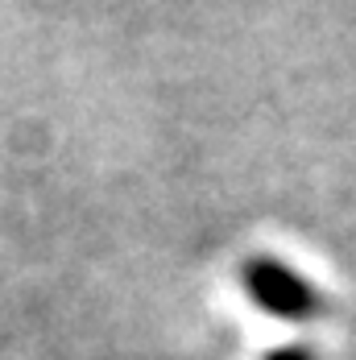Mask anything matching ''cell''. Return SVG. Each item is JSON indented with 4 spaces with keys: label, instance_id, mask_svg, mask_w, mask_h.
Masks as SVG:
<instances>
[{
    "label": "cell",
    "instance_id": "6da1fadb",
    "mask_svg": "<svg viewBox=\"0 0 356 360\" xmlns=\"http://www.w3.org/2000/svg\"><path fill=\"white\" fill-rule=\"evenodd\" d=\"M249 290L269 307V311H278V315H311L315 307V298H311V290L303 286L298 278H290L282 265H274V261H253L249 265Z\"/></svg>",
    "mask_w": 356,
    "mask_h": 360
}]
</instances>
